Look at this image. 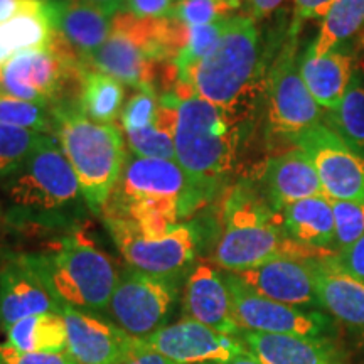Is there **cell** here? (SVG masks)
<instances>
[{"label": "cell", "mask_w": 364, "mask_h": 364, "mask_svg": "<svg viewBox=\"0 0 364 364\" xmlns=\"http://www.w3.org/2000/svg\"><path fill=\"white\" fill-rule=\"evenodd\" d=\"M213 189L196 182L171 159L129 156L103 216L134 223L149 235H162L201 208Z\"/></svg>", "instance_id": "6da1fadb"}, {"label": "cell", "mask_w": 364, "mask_h": 364, "mask_svg": "<svg viewBox=\"0 0 364 364\" xmlns=\"http://www.w3.org/2000/svg\"><path fill=\"white\" fill-rule=\"evenodd\" d=\"M279 257L329 258L338 253L294 241L285 233L280 211L267 198L248 188H236L225 203L213 263L228 273H240Z\"/></svg>", "instance_id": "7a4b0ae2"}, {"label": "cell", "mask_w": 364, "mask_h": 364, "mask_svg": "<svg viewBox=\"0 0 364 364\" xmlns=\"http://www.w3.org/2000/svg\"><path fill=\"white\" fill-rule=\"evenodd\" d=\"M21 258L58 306L85 312H107L118 280L115 263L81 231L53 241Z\"/></svg>", "instance_id": "3957f363"}, {"label": "cell", "mask_w": 364, "mask_h": 364, "mask_svg": "<svg viewBox=\"0 0 364 364\" xmlns=\"http://www.w3.org/2000/svg\"><path fill=\"white\" fill-rule=\"evenodd\" d=\"M260 33L250 16H233L211 54L191 73L198 97L243 115L262 88Z\"/></svg>", "instance_id": "277c9868"}, {"label": "cell", "mask_w": 364, "mask_h": 364, "mask_svg": "<svg viewBox=\"0 0 364 364\" xmlns=\"http://www.w3.org/2000/svg\"><path fill=\"white\" fill-rule=\"evenodd\" d=\"M53 108L54 135L75 171L81 194L93 211H103L127 161L122 132L115 124L90 120L80 105L59 103Z\"/></svg>", "instance_id": "5b68a950"}, {"label": "cell", "mask_w": 364, "mask_h": 364, "mask_svg": "<svg viewBox=\"0 0 364 364\" xmlns=\"http://www.w3.org/2000/svg\"><path fill=\"white\" fill-rule=\"evenodd\" d=\"M243 115L193 97L177 103L176 161L196 182L215 191L233 169Z\"/></svg>", "instance_id": "8992f818"}, {"label": "cell", "mask_w": 364, "mask_h": 364, "mask_svg": "<svg viewBox=\"0 0 364 364\" xmlns=\"http://www.w3.org/2000/svg\"><path fill=\"white\" fill-rule=\"evenodd\" d=\"M7 206L17 216L38 218L76 201L81 189L56 135L41 144L6 182L0 184Z\"/></svg>", "instance_id": "52a82bcc"}, {"label": "cell", "mask_w": 364, "mask_h": 364, "mask_svg": "<svg viewBox=\"0 0 364 364\" xmlns=\"http://www.w3.org/2000/svg\"><path fill=\"white\" fill-rule=\"evenodd\" d=\"M93 70L132 88L154 86L167 58L157 38V19H139L130 12L117 14L110 38L85 59Z\"/></svg>", "instance_id": "ba28073f"}, {"label": "cell", "mask_w": 364, "mask_h": 364, "mask_svg": "<svg viewBox=\"0 0 364 364\" xmlns=\"http://www.w3.org/2000/svg\"><path fill=\"white\" fill-rule=\"evenodd\" d=\"M105 223L129 267L149 275L176 280L198 253L199 233L188 223H177L162 235L144 233L134 223L115 216H105Z\"/></svg>", "instance_id": "9c48e42d"}, {"label": "cell", "mask_w": 364, "mask_h": 364, "mask_svg": "<svg viewBox=\"0 0 364 364\" xmlns=\"http://www.w3.org/2000/svg\"><path fill=\"white\" fill-rule=\"evenodd\" d=\"M177 299L174 280L127 267L118 273L107 314L135 339H147L167 326Z\"/></svg>", "instance_id": "30bf717a"}, {"label": "cell", "mask_w": 364, "mask_h": 364, "mask_svg": "<svg viewBox=\"0 0 364 364\" xmlns=\"http://www.w3.org/2000/svg\"><path fill=\"white\" fill-rule=\"evenodd\" d=\"M233 300L235 318L241 331L265 334H292L314 339H329L334 334V318L322 311L300 309L262 297L235 273L225 272Z\"/></svg>", "instance_id": "8fae6325"}, {"label": "cell", "mask_w": 364, "mask_h": 364, "mask_svg": "<svg viewBox=\"0 0 364 364\" xmlns=\"http://www.w3.org/2000/svg\"><path fill=\"white\" fill-rule=\"evenodd\" d=\"M267 80L268 127L273 134L295 139L304 132L322 124V108L304 83L297 61V43L290 34Z\"/></svg>", "instance_id": "7c38bea8"}, {"label": "cell", "mask_w": 364, "mask_h": 364, "mask_svg": "<svg viewBox=\"0 0 364 364\" xmlns=\"http://www.w3.org/2000/svg\"><path fill=\"white\" fill-rule=\"evenodd\" d=\"M311 159L326 198L364 203V157L329 125L318 124L294 139Z\"/></svg>", "instance_id": "4fadbf2b"}, {"label": "cell", "mask_w": 364, "mask_h": 364, "mask_svg": "<svg viewBox=\"0 0 364 364\" xmlns=\"http://www.w3.org/2000/svg\"><path fill=\"white\" fill-rule=\"evenodd\" d=\"M140 343L179 364H221L247 349L240 336L223 334L191 317L164 326Z\"/></svg>", "instance_id": "5bb4252c"}, {"label": "cell", "mask_w": 364, "mask_h": 364, "mask_svg": "<svg viewBox=\"0 0 364 364\" xmlns=\"http://www.w3.org/2000/svg\"><path fill=\"white\" fill-rule=\"evenodd\" d=\"M59 312L66 324L68 354L78 364H124L140 349V339L98 314L65 306Z\"/></svg>", "instance_id": "9a60e30c"}, {"label": "cell", "mask_w": 364, "mask_h": 364, "mask_svg": "<svg viewBox=\"0 0 364 364\" xmlns=\"http://www.w3.org/2000/svg\"><path fill=\"white\" fill-rule=\"evenodd\" d=\"M314 260L317 258L279 257L235 275L262 297L317 311L321 304L316 290Z\"/></svg>", "instance_id": "2e32d148"}, {"label": "cell", "mask_w": 364, "mask_h": 364, "mask_svg": "<svg viewBox=\"0 0 364 364\" xmlns=\"http://www.w3.org/2000/svg\"><path fill=\"white\" fill-rule=\"evenodd\" d=\"M186 317L194 318L228 336H240V326L235 318L233 300L225 273L215 263L199 262L191 270L184 289Z\"/></svg>", "instance_id": "e0dca14e"}, {"label": "cell", "mask_w": 364, "mask_h": 364, "mask_svg": "<svg viewBox=\"0 0 364 364\" xmlns=\"http://www.w3.org/2000/svg\"><path fill=\"white\" fill-rule=\"evenodd\" d=\"M44 312H59L58 302L21 257H9L0 267V327Z\"/></svg>", "instance_id": "ac0fdd59"}, {"label": "cell", "mask_w": 364, "mask_h": 364, "mask_svg": "<svg viewBox=\"0 0 364 364\" xmlns=\"http://www.w3.org/2000/svg\"><path fill=\"white\" fill-rule=\"evenodd\" d=\"M262 182L267 199L277 211L300 199L324 196L316 167L299 147L268 159L262 171Z\"/></svg>", "instance_id": "d6986e66"}, {"label": "cell", "mask_w": 364, "mask_h": 364, "mask_svg": "<svg viewBox=\"0 0 364 364\" xmlns=\"http://www.w3.org/2000/svg\"><path fill=\"white\" fill-rule=\"evenodd\" d=\"M314 277L322 311L346 326L364 329V282L336 257L314 260Z\"/></svg>", "instance_id": "ffe728a7"}, {"label": "cell", "mask_w": 364, "mask_h": 364, "mask_svg": "<svg viewBox=\"0 0 364 364\" xmlns=\"http://www.w3.org/2000/svg\"><path fill=\"white\" fill-rule=\"evenodd\" d=\"M48 6L56 33L83 59L110 38L115 17L102 9L85 0H48Z\"/></svg>", "instance_id": "44dd1931"}, {"label": "cell", "mask_w": 364, "mask_h": 364, "mask_svg": "<svg viewBox=\"0 0 364 364\" xmlns=\"http://www.w3.org/2000/svg\"><path fill=\"white\" fill-rule=\"evenodd\" d=\"M245 348L262 364H341L327 339L241 331Z\"/></svg>", "instance_id": "7402d4cb"}, {"label": "cell", "mask_w": 364, "mask_h": 364, "mask_svg": "<svg viewBox=\"0 0 364 364\" xmlns=\"http://www.w3.org/2000/svg\"><path fill=\"white\" fill-rule=\"evenodd\" d=\"M299 70L312 98L322 110L338 107L351 85L356 66L354 59L344 51L314 54L307 49L299 61Z\"/></svg>", "instance_id": "603a6c76"}, {"label": "cell", "mask_w": 364, "mask_h": 364, "mask_svg": "<svg viewBox=\"0 0 364 364\" xmlns=\"http://www.w3.org/2000/svg\"><path fill=\"white\" fill-rule=\"evenodd\" d=\"M285 233L304 247L336 252V221L326 196L300 199L280 209ZM338 253V252H336Z\"/></svg>", "instance_id": "cb8c5ba5"}, {"label": "cell", "mask_w": 364, "mask_h": 364, "mask_svg": "<svg viewBox=\"0 0 364 364\" xmlns=\"http://www.w3.org/2000/svg\"><path fill=\"white\" fill-rule=\"evenodd\" d=\"M54 34L48 0H36L29 9L0 24V63L27 49L48 48Z\"/></svg>", "instance_id": "d4e9b609"}, {"label": "cell", "mask_w": 364, "mask_h": 364, "mask_svg": "<svg viewBox=\"0 0 364 364\" xmlns=\"http://www.w3.org/2000/svg\"><path fill=\"white\" fill-rule=\"evenodd\" d=\"M7 343L29 353H68V332L61 312L26 317L4 331Z\"/></svg>", "instance_id": "484cf974"}, {"label": "cell", "mask_w": 364, "mask_h": 364, "mask_svg": "<svg viewBox=\"0 0 364 364\" xmlns=\"http://www.w3.org/2000/svg\"><path fill=\"white\" fill-rule=\"evenodd\" d=\"M177 103L179 100L174 93H166L161 98V105L152 124L134 134H127L129 147L135 156L176 161Z\"/></svg>", "instance_id": "4316f807"}, {"label": "cell", "mask_w": 364, "mask_h": 364, "mask_svg": "<svg viewBox=\"0 0 364 364\" xmlns=\"http://www.w3.org/2000/svg\"><path fill=\"white\" fill-rule=\"evenodd\" d=\"M364 31V0H334L322 17L321 29L309 51L326 54L339 51Z\"/></svg>", "instance_id": "83f0119b"}, {"label": "cell", "mask_w": 364, "mask_h": 364, "mask_svg": "<svg viewBox=\"0 0 364 364\" xmlns=\"http://www.w3.org/2000/svg\"><path fill=\"white\" fill-rule=\"evenodd\" d=\"M124 103V83L105 73L86 68L78 105L85 117L98 124H113Z\"/></svg>", "instance_id": "f1b7e54d"}, {"label": "cell", "mask_w": 364, "mask_h": 364, "mask_svg": "<svg viewBox=\"0 0 364 364\" xmlns=\"http://www.w3.org/2000/svg\"><path fill=\"white\" fill-rule=\"evenodd\" d=\"M326 122L349 145L364 150V78L358 71L338 107L327 112Z\"/></svg>", "instance_id": "f546056e"}, {"label": "cell", "mask_w": 364, "mask_h": 364, "mask_svg": "<svg viewBox=\"0 0 364 364\" xmlns=\"http://www.w3.org/2000/svg\"><path fill=\"white\" fill-rule=\"evenodd\" d=\"M0 124L49 135L56 129V118L53 105L27 102L0 91Z\"/></svg>", "instance_id": "4dcf8cb0"}, {"label": "cell", "mask_w": 364, "mask_h": 364, "mask_svg": "<svg viewBox=\"0 0 364 364\" xmlns=\"http://www.w3.org/2000/svg\"><path fill=\"white\" fill-rule=\"evenodd\" d=\"M46 134L0 124V184L29 159Z\"/></svg>", "instance_id": "1f68e13d"}, {"label": "cell", "mask_w": 364, "mask_h": 364, "mask_svg": "<svg viewBox=\"0 0 364 364\" xmlns=\"http://www.w3.org/2000/svg\"><path fill=\"white\" fill-rule=\"evenodd\" d=\"M241 0H177L171 19L186 26H204L238 16Z\"/></svg>", "instance_id": "d6a6232c"}, {"label": "cell", "mask_w": 364, "mask_h": 364, "mask_svg": "<svg viewBox=\"0 0 364 364\" xmlns=\"http://www.w3.org/2000/svg\"><path fill=\"white\" fill-rule=\"evenodd\" d=\"M336 221V252L343 253L364 236V203L332 201Z\"/></svg>", "instance_id": "836d02e7"}, {"label": "cell", "mask_w": 364, "mask_h": 364, "mask_svg": "<svg viewBox=\"0 0 364 364\" xmlns=\"http://www.w3.org/2000/svg\"><path fill=\"white\" fill-rule=\"evenodd\" d=\"M159 105H161V100L157 98V91L154 86L135 88L134 95L127 100L122 110V124H124L125 134H134L152 124L157 115Z\"/></svg>", "instance_id": "e575fe53"}, {"label": "cell", "mask_w": 364, "mask_h": 364, "mask_svg": "<svg viewBox=\"0 0 364 364\" xmlns=\"http://www.w3.org/2000/svg\"><path fill=\"white\" fill-rule=\"evenodd\" d=\"M0 364H78L71 354L59 353H29L14 348L12 344L0 343Z\"/></svg>", "instance_id": "d590c367"}, {"label": "cell", "mask_w": 364, "mask_h": 364, "mask_svg": "<svg viewBox=\"0 0 364 364\" xmlns=\"http://www.w3.org/2000/svg\"><path fill=\"white\" fill-rule=\"evenodd\" d=\"M177 0H129L127 12L139 19H164L169 17Z\"/></svg>", "instance_id": "8d00e7d4"}, {"label": "cell", "mask_w": 364, "mask_h": 364, "mask_svg": "<svg viewBox=\"0 0 364 364\" xmlns=\"http://www.w3.org/2000/svg\"><path fill=\"white\" fill-rule=\"evenodd\" d=\"M334 0H294V27L307 19H322L326 16Z\"/></svg>", "instance_id": "74e56055"}, {"label": "cell", "mask_w": 364, "mask_h": 364, "mask_svg": "<svg viewBox=\"0 0 364 364\" xmlns=\"http://www.w3.org/2000/svg\"><path fill=\"white\" fill-rule=\"evenodd\" d=\"M336 260L349 273H353L354 277L364 282V236L351 248H348L343 253H338Z\"/></svg>", "instance_id": "f35d334b"}, {"label": "cell", "mask_w": 364, "mask_h": 364, "mask_svg": "<svg viewBox=\"0 0 364 364\" xmlns=\"http://www.w3.org/2000/svg\"><path fill=\"white\" fill-rule=\"evenodd\" d=\"M284 2L285 0H247V7L250 17L258 21L265 19V17L272 16L275 11H279Z\"/></svg>", "instance_id": "ab89813d"}, {"label": "cell", "mask_w": 364, "mask_h": 364, "mask_svg": "<svg viewBox=\"0 0 364 364\" xmlns=\"http://www.w3.org/2000/svg\"><path fill=\"white\" fill-rule=\"evenodd\" d=\"M124 364H179L172 359L162 356L161 353L152 351V349H147L145 346L140 343V349L136 351L130 359H127Z\"/></svg>", "instance_id": "60d3db41"}, {"label": "cell", "mask_w": 364, "mask_h": 364, "mask_svg": "<svg viewBox=\"0 0 364 364\" xmlns=\"http://www.w3.org/2000/svg\"><path fill=\"white\" fill-rule=\"evenodd\" d=\"M36 0H0V24L29 9Z\"/></svg>", "instance_id": "b9f144b4"}, {"label": "cell", "mask_w": 364, "mask_h": 364, "mask_svg": "<svg viewBox=\"0 0 364 364\" xmlns=\"http://www.w3.org/2000/svg\"><path fill=\"white\" fill-rule=\"evenodd\" d=\"M85 2L102 9L103 12L110 14V16L115 17L117 14L127 12V4H129V0H85Z\"/></svg>", "instance_id": "7bdbcfd3"}, {"label": "cell", "mask_w": 364, "mask_h": 364, "mask_svg": "<svg viewBox=\"0 0 364 364\" xmlns=\"http://www.w3.org/2000/svg\"><path fill=\"white\" fill-rule=\"evenodd\" d=\"M221 364H262L260 359H258L255 354H252L248 351V349H245V351H241L240 354H236L231 359H228L226 363H221Z\"/></svg>", "instance_id": "ee69618b"}, {"label": "cell", "mask_w": 364, "mask_h": 364, "mask_svg": "<svg viewBox=\"0 0 364 364\" xmlns=\"http://www.w3.org/2000/svg\"><path fill=\"white\" fill-rule=\"evenodd\" d=\"M361 44H363V49H364V36H363V39H361Z\"/></svg>", "instance_id": "f6af8a7d"}, {"label": "cell", "mask_w": 364, "mask_h": 364, "mask_svg": "<svg viewBox=\"0 0 364 364\" xmlns=\"http://www.w3.org/2000/svg\"><path fill=\"white\" fill-rule=\"evenodd\" d=\"M206 364H213V363H206Z\"/></svg>", "instance_id": "bcb514c9"}]
</instances>
